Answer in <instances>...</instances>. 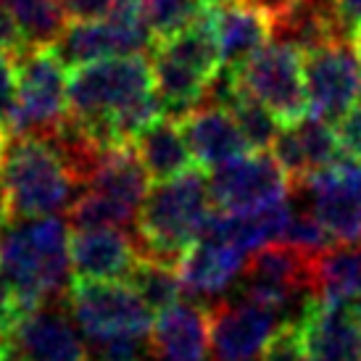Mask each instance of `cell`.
<instances>
[{
	"label": "cell",
	"instance_id": "obj_1",
	"mask_svg": "<svg viewBox=\"0 0 361 361\" xmlns=\"http://www.w3.org/2000/svg\"><path fill=\"white\" fill-rule=\"evenodd\" d=\"M69 221L61 216L13 219L3 232L0 269L11 280L24 311L69 298L71 277Z\"/></svg>",
	"mask_w": 361,
	"mask_h": 361
},
{
	"label": "cell",
	"instance_id": "obj_2",
	"mask_svg": "<svg viewBox=\"0 0 361 361\" xmlns=\"http://www.w3.org/2000/svg\"><path fill=\"white\" fill-rule=\"evenodd\" d=\"M211 216L209 182L201 171H185L180 177L159 182L145 192L137 219L135 243L145 259L177 267L182 253L203 235Z\"/></svg>",
	"mask_w": 361,
	"mask_h": 361
},
{
	"label": "cell",
	"instance_id": "obj_3",
	"mask_svg": "<svg viewBox=\"0 0 361 361\" xmlns=\"http://www.w3.org/2000/svg\"><path fill=\"white\" fill-rule=\"evenodd\" d=\"M0 174L8 190L11 221L69 209L74 192L82 190L59 148L45 137H8Z\"/></svg>",
	"mask_w": 361,
	"mask_h": 361
},
{
	"label": "cell",
	"instance_id": "obj_4",
	"mask_svg": "<svg viewBox=\"0 0 361 361\" xmlns=\"http://www.w3.org/2000/svg\"><path fill=\"white\" fill-rule=\"evenodd\" d=\"M16 61V109L11 137H51L69 116V80L53 48H21Z\"/></svg>",
	"mask_w": 361,
	"mask_h": 361
},
{
	"label": "cell",
	"instance_id": "obj_5",
	"mask_svg": "<svg viewBox=\"0 0 361 361\" xmlns=\"http://www.w3.org/2000/svg\"><path fill=\"white\" fill-rule=\"evenodd\" d=\"M151 90L156 87L148 56H119L77 66L69 77V116L92 130Z\"/></svg>",
	"mask_w": 361,
	"mask_h": 361
},
{
	"label": "cell",
	"instance_id": "obj_6",
	"mask_svg": "<svg viewBox=\"0 0 361 361\" xmlns=\"http://www.w3.org/2000/svg\"><path fill=\"white\" fill-rule=\"evenodd\" d=\"M69 309L74 324L90 343L111 338L151 341L153 311L142 303L130 282L74 280L69 288Z\"/></svg>",
	"mask_w": 361,
	"mask_h": 361
},
{
	"label": "cell",
	"instance_id": "obj_7",
	"mask_svg": "<svg viewBox=\"0 0 361 361\" xmlns=\"http://www.w3.org/2000/svg\"><path fill=\"white\" fill-rule=\"evenodd\" d=\"M290 190L338 245H361V159L343 151L338 159L295 182Z\"/></svg>",
	"mask_w": 361,
	"mask_h": 361
},
{
	"label": "cell",
	"instance_id": "obj_8",
	"mask_svg": "<svg viewBox=\"0 0 361 361\" xmlns=\"http://www.w3.org/2000/svg\"><path fill=\"white\" fill-rule=\"evenodd\" d=\"M232 71L238 87L271 111V116L282 124H295L309 116L303 56L295 48L274 40Z\"/></svg>",
	"mask_w": 361,
	"mask_h": 361
},
{
	"label": "cell",
	"instance_id": "obj_9",
	"mask_svg": "<svg viewBox=\"0 0 361 361\" xmlns=\"http://www.w3.org/2000/svg\"><path fill=\"white\" fill-rule=\"evenodd\" d=\"M151 24L137 8H116L109 19L69 24L56 45H51L63 66H87L119 56H148L156 45Z\"/></svg>",
	"mask_w": 361,
	"mask_h": 361
},
{
	"label": "cell",
	"instance_id": "obj_10",
	"mask_svg": "<svg viewBox=\"0 0 361 361\" xmlns=\"http://www.w3.org/2000/svg\"><path fill=\"white\" fill-rule=\"evenodd\" d=\"M309 116L341 124L361 95V61L348 37L303 56Z\"/></svg>",
	"mask_w": 361,
	"mask_h": 361
},
{
	"label": "cell",
	"instance_id": "obj_11",
	"mask_svg": "<svg viewBox=\"0 0 361 361\" xmlns=\"http://www.w3.org/2000/svg\"><path fill=\"white\" fill-rule=\"evenodd\" d=\"M290 195V180L267 151L245 153L211 169L209 198L221 214H248Z\"/></svg>",
	"mask_w": 361,
	"mask_h": 361
},
{
	"label": "cell",
	"instance_id": "obj_12",
	"mask_svg": "<svg viewBox=\"0 0 361 361\" xmlns=\"http://www.w3.org/2000/svg\"><path fill=\"white\" fill-rule=\"evenodd\" d=\"M288 322L277 309L259 301L243 298H219L209 306L211 356L214 361H243L259 356L271 335Z\"/></svg>",
	"mask_w": 361,
	"mask_h": 361
},
{
	"label": "cell",
	"instance_id": "obj_13",
	"mask_svg": "<svg viewBox=\"0 0 361 361\" xmlns=\"http://www.w3.org/2000/svg\"><path fill=\"white\" fill-rule=\"evenodd\" d=\"M0 361H87V348L61 303H45L3 335Z\"/></svg>",
	"mask_w": 361,
	"mask_h": 361
},
{
	"label": "cell",
	"instance_id": "obj_14",
	"mask_svg": "<svg viewBox=\"0 0 361 361\" xmlns=\"http://www.w3.org/2000/svg\"><path fill=\"white\" fill-rule=\"evenodd\" d=\"M359 303L317 298L303 311L298 327H301L306 361H361Z\"/></svg>",
	"mask_w": 361,
	"mask_h": 361
},
{
	"label": "cell",
	"instance_id": "obj_15",
	"mask_svg": "<svg viewBox=\"0 0 361 361\" xmlns=\"http://www.w3.org/2000/svg\"><path fill=\"white\" fill-rule=\"evenodd\" d=\"M245 253L232 243L221 240L216 235L203 232L188 251L182 253L177 264L182 290H188L198 301H219L232 288V282L243 274Z\"/></svg>",
	"mask_w": 361,
	"mask_h": 361
},
{
	"label": "cell",
	"instance_id": "obj_16",
	"mask_svg": "<svg viewBox=\"0 0 361 361\" xmlns=\"http://www.w3.org/2000/svg\"><path fill=\"white\" fill-rule=\"evenodd\" d=\"M341 153L343 145L338 130L314 116H303L301 121L288 124L285 130H280L277 140L271 145V156L288 174L290 188L314 171H319L322 166L332 164Z\"/></svg>",
	"mask_w": 361,
	"mask_h": 361
},
{
	"label": "cell",
	"instance_id": "obj_17",
	"mask_svg": "<svg viewBox=\"0 0 361 361\" xmlns=\"http://www.w3.org/2000/svg\"><path fill=\"white\" fill-rule=\"evenodd\" d=\"M148 351L153 361H209V309H203L201 303L177 301L159 311Z\"/></svg>",
	"mask_w": 361,
	"mask_h": 361
},
{
	"label": "cell",
	"instance_id": "obj_18",
	"mask_svg": "<svg viewBox=\"0 0 361 361\" xmlns=\"http://www.w3.org/2000/svg\"><path fill=\"white\" fill-rule=\"evenodd\" d=\"M69 251L71 274L82 282L121 280L140 259L137 243L124 230H77Z\"/></svg>",
	"mask_w": 361,
	"mask_h": 361
},
{
	"label": "cell",
	"instance_id": "obj_19",
	"mask_svg": "<svg viewBox=\"0 0 361 361\" xmlns=\"http://www.w3.org/2000/svg\"><path fill=\"white\" fill-rule=\"evenodd\" d=\"M180 127L192 153V161L206 166V169H216L227 161L253 153L238 130L232 114L227 109H219V106L201 103L198 109H192L190 114L182 116Z\"/></svg>",
	"mask_w": 361,
	"mask_h": 361
},
{
	"label": "cell",
	"instance_id": "obj_20",
	"mask_svg": "<svg viewBox=\"0 0 361 361\" xmlns=\"http://www.w3.org/2000/svg\"><path fill=\"white\" fill-rule=\"evenodd\" d=\"M216 37L221 51V69H238L271 37V19L251 0L211 3Z\"/></svg>",
	"mask_w": 361,
	"mask_h": 361
},
{
	"label": "cell",
	"instance_id": "obj_21",
	"mask_svg": "<svg viewBox=\"0 0 361 361\" xmlns=\"http://www.w3.org/2000/svg\"><path fill=\"white\" fill-rule=\"evenodd\" d=\"M271 37L306 56L345 37L330 0H298L285 16L271 21Z\"/></svg>",
	"mask_w": 361,
	"mask_h": 361
},
{
	"label": "cell",
	"instance_id": "obj_22",
	"mask_svg": "<svg viewBox=\"0 0 361 361\" xmlns=\"http://www.w3.org/2000/svg\"><path fill=\"white\" fill-rule=\"evenodd\" d=\"M85 190L109 195L135 211L140 209L142 198L148 192V171L142 166L135 145H116L103 151Z\"/></svg>",
	"mask_w": 361,
	"mask_h": 361
},
{
	"label": "cell",
	"instance_id": "obj_23",
	"mask_svg": "<svg viewBox=\"0 0 361 361\" xmlns=\"http://www.w3.org/2000/svg\"><path fill=\"white\" fill-rule=\"evenodd\" d=\"M135 151L140 156L148 177L159 182L174 180L190 171L195 164L188 140L182 135L180 119H171V116H161L159 121H153L135 140Z\"/></svg>",
	"mask_w": 361,
	"mask_h": 361
},
{
	"label": "cell",
	"instance_id": "obj_24",
	"mask_svg": "<svg viewBox=\"0 0 361 361\" xmlns=\"http://www.w3.org/2000/svg\"><path fill=\"white\" fill-rule=\"evenodd\" d=\"M319 301H361V245H338L317 253Z\"/></svg>",
	"mask_w": 361,
	"mask_h": 361
},
{
	"label": "cell",
	"instance_id": "obj_25",
	"mask_svg": "<svg viewBox=\"0 0 361 361\" xmlns=\"http://www.w3.org/2000/svg\"><path fill=\"white\" fill-rule=\"evenodd\" d=\"M3 3L19 30L24 48H51L69 27L61 0H3Z\"/></svg>",
	"mask_w": 361,
	"mask_h": 361
},
{
	"label": "cell",
	"instance_id": "obj_26",
	"mask_svg": "<svg viewBox=\"0 0 361 361\" xmlns=\"http://www.w3.org/2000/svg\"><path fill=\"white\" fill-rule=\"evenodd\" d=\"M137 211L114 201L101 192H82L66 209V221L71 230H127L135 224Z\"/></svg>",
	"mask_w": 361,
	"mask_h": 361
},
{
	"label": "cell",
	"instance_id": "obj_27",
	"mask_svg": "<svg viewBox=\"0 0 361 361\" xmlns=\"http://www.w3.org/2000/svg\"><path fill=\"white\" fill-rule=\"evenodd\" d=\"M127 280L151 311H164L180 301L182 282L180 274H177V267H171V264L140 256L137 264L132 267V271L127 274Z\"/></svg>",
	"mask_w": 361,
	"mask_h": 361
},
{
	"label": "cell",
	"instance_id": "obj_28",
	"mask_svg": "<svg viewBox=\"0 0 361 361\" xmlns=\"http://www.w3.org/2000/svg\"><path fill=\"white\" fill-rule=\"evenodd\" d=\"M227 111L232 114L238 130H240V135L245 137V142H248V148H251L253 153L267 151V148L274 145L277 135H280L277 119H274L271 111L264 109L259 101H253L248 92H243L240 87H235V95H232L230 103H227Z\"/></svg>",
	"mask_w": 361,
	"mask_h": 361
},
{
	"label": "cell",
	"instance_id": "obj_29",
	"mask_svg": "<svg viewBox=\"0 0 361 361\" xmlns=\"http://www.w3.org/2000/svg\"><path fill=\"white\" fill-rule=\"evenodd\" d=\"M201 6L203 0H148L142 13L151 24L156 40H166L188 24L201 11Z\"/></svg>",
	"mask_w": 361,
	"mask_h": 361
},
{
	"label": "cell",
	"instance_id": "obj_30",
	"mask_svg": "<svg viewBox=\"0 0 361 361\" xmlns=\"http://www.w3.org/2000/svg\"><path fill=\"white\" fill-rule=\"evenodd\" d=\"M282 243H290L295 248L309 253H322L330 248V235L327 230L319 224V219L311 214L309 206H301V209H290V219H288V227H285V235H282Z\"/></svg>",
	"mask_w": 361,
	"mask_h": 361
},
{
	"label": "cell",
	"instance_id": "obj_31",
	"mask_svg": "<svg viewBox=\"0 0 361 361\" xmlns=\"http://www.w3.org/2000/svg\"><path fill=\"white\" fill-rule=\"evenodd\" d=\"M261 361H306L298 322H282V327L267 343Z\"/></svg>",
	"mask_w": 361,
	"mask_h": 361
},
{
	"label": "cell",
	"instance_id": "obj_32",
	"mask_svg": "<svg viewBox=\"0 0 361 361\" xmlns=\"http://www.w3.org/2000/svg\"><path fill=\"white\" fill-rule=\"evenodd\" d=\"M16 109V61L8 51H0V124L8 130Z\"/></svg>",
	"mask_w": 361,
	"mask_h": 361
},
{
	"label": "cell",
	"instance_id": "obj_33",
	"mask_svg": "<svg viewBox=\"0 0 361 361\" xmlns=\"http://www.w3.org/2000/svg\"><path fill=\"white\" fill-rule=\"evenodd\" d=\"M69 24L103 21L116 11V0H61Z\"/></svg>",
	"mask_w": 361,
	"mask_h": 361
},
{
	"label": "cell",
	"instance_id": "obj_34",
	"mask_svg": "<svg viewBox=\"0 0 361 361\" xmlns=\"http://www.w3.org/2000/svg\"><path fill=\"white\" fill-rule=\"evenodd\" d=\"M24 317H27V311L21 306L19 295L13 290L11 280L0 269V335H8Z\"/></svg>",
	"mask_w": 361,
	"mask_h": 361
},
{
	"label": "cell",
	"instance_id": "obj_35",
	"mask_svg": "<svg viewBox=\"0 0 361 361\" xmlns=\"http://www.w3.org/2000/svg\"><path fill=\"white\" fill-rule=\"evenodd\" d=\"M338 127H341V130H338V137H341L343 151L361 159V95H359V101L353 103V109L343 116V121Z\"/></svg>",
	"mask_w": 361,
	"mask_h": 361
},
{
	"label": "cell",
	"instance_id": "obj_36",
	"mask_svg": "<svg viewBox=\"0 0 361 361\" xmlns=\"http://www.w3.org/2000/svg\"><path fill=\"white\" fill-rule=\"evenodd\" d=\"M332 13L341 24L343 35L351 40L353 35L361 30V0H330Z\"/></svg>",
	"mask_w": 361,
	"mask_h": 361
},
{
	"label": "cell",
	"instance_id": "obj_37",
	"mask_svg": "<svg viewBox=\"0 0 361 361\" xmlns=\"http://www.w3.org/2000/svg\"><path fill=\"white\" fill-rule=\"evenodd\" d=\"M253 6H259L264 13H269V19H280V16H285L288 11L298 3V0H251Z\"/></svg>",
	"mask_w": 361,
	"mask_h": 361
},
{
	"label": "cell",
	"instance_id": "obj_38",
	"mask_svg": "<svg viewBox=\"0 0 361 361\" xmlns=\"http://www.w3.org/2000/svg\"><path fill=\"white\" fill-rule=\"evenodd\" d=\"M0 221H3V224L11 221V203H8V190H6L3 174H0Z\"/></svg>",
	"mask_w": 361,
	"mask_h": 361
},
{
	"label": "cell",
	"instance_id": "obj_39",
	"mask_svg": "<svg viewBox=\"0 0 361 361\" xmlns=\"http://www.w3.org/2000/svg\"><path fill=\"white\" fill-rule=\"evenodd\" d=\"M145 3H148V0H116V8H137V11H142V8H145Z\"/></svg>",
	"mask_w": 361,
	"mask_h": 361
},
{
	"label": "cell",
	"instance_id": "obj_40",
	"mask_svg": "<svg viewBox=\"0 0 361 361\" xmlns=\"http://www.w3.org/2000/svg\"><path fill=\"white\" fill-rule=\"evenodd\" d=\"M8 130L0 124V166H3V156H6V145H8Z\"/></svg>",
	"mask_w": 361,
	"mask_h": 361
},
{
	"label": "cell",
	"instance_id": "obj_41",
	"mask_svg": "<svg viewBox=\"0 0 361 361\" xmlns=\"http://www.w3.org/2000/svg\"><path fill=\"white\" fill-rule=\"evenodd\" d=\"M351 42H353V51H356V56H359V61H361V30L353 35Z\"/></svg>",
	"mask_w": 361,
	"mask_h": 361
},
{
	"label": "cell",
	"instance_id": "obj_42",
	"mask_svg": "<svg viewBox=\"0 0 361 361\" xmlns=\"http://www.w3.org/2000/svg\"><path fill=\"white\" fill-rule=\"evenodd\" d=\"M0 245H3V221H0Z\"/></svg>",
	"mask_w": 361,
	"mask_h": 361
},
{
	"label": "cell",
	"instance_id": "obj_43",
	"mask_svg": "<svg viewBox=\"0 0 361 361\" xmlns=\"http://www.w3.org/2000/svg\"><path fill=\"white\" fill-rule=\"evenodd\" d=\"M243 361H261L259 356H253V359H243Z\"/></svg>",
	"mask_w": 361,
	"mask_h": 361
},
{
	"label": "cell",
	"instance_id": "obj_44",
	"mask_svg": "<svg viewBox=\"0 0 361 361\" xmlns=\"http://www.w3.org/2000/svg\"><path fill=\"white\" fill-rule=\"evenodd\" d=\"M203 3H219V0H203Z\"/></svg>",
	"mask_w": 361,
	"mask_h": 361
},
{
	"label": "cell",
	"instance_id": "obj_45",
	"mask_svg": "<svg viewBox=\"0 0 361 361\" xmlns=\"http://www.w3.org/2000/svg\"><path fill=\"white\" fill-rule=\"evenodd\" d=\"M0 343H3V335H0Z\"/></svg>",
	"mask_w": 361,
	"mask_h": 361
},
{
	"label": "cell",
	"instance_id": "obj_46",
	"mask_svg": "<svg viewBox=\"0 0 361 361\" xmlns=\"http://www.w3.org/2000/svg\"><path fill=\"white\" fill-rule=\"evenodd\" d=\"M359 306H361V303H359Z\"/></svg>",
	"mask_w": 361,
	"mask_h": 361
}]
</instances>
